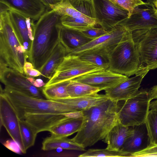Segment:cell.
Here are the masks:
<instances>
[{
    "mask_svg": "<svg viewBox=\"0 0 157 157\" xmlns=\"http://www.w3.org/2000/svg\"><path fill=\"white\" fill-rule=\"evenodd\" d=\"M2 91L15 109L19 118L30 125L38 133L49 131L66 118V104L55 100L31 97L5 87Z\"/></svg>",
    "mask_w": 157,
    "mask_h": 157,
    "instance_id": "cell-1",
    "label": "cell"
},
{
    "mask_svg": "<svg viewBox=\"0 0 157 157\" xmlns=\"http://www.w3.org/2000/svg\"><path fill=\"white\" fill-rule=\"evenodd\" d=\"M118 101L109 98L83 110L79 130L71 139L84 148L102 140L118 121Z\"/></svg>",
    "mask_w": 157,
    "mask_h": 157,
    "instance_id": "cell-2",
    "label": "cell"
},
{
    "mask_svg": "<svg viewBox=\"0 0 157 157\" xmlns=\"http://www.w3.org/2000/svg\"><path fill=\"white\" fill-rule=\"evenodd\" d=\"M61 16L53 10L46 12L34 24L33 40L28 59L39 70L45 63L59 41L63 26Z\"/></svg>",
    "mask_w": 157,
    "mask_h": 157,
    "instance_id": "cell-3",
    "label": "cell"
},
{
    "mask_svg": "<svg viewBox=\"0 0 157 157\" xmlns=\"http://www.w3.org/2000/svg\"><path fill=\"white\" fill-rule=\"evenodd\" d=\"M0 56L8 67L24 74L29 56L15 34L8 11L0 13Z\"/></svg>",
    "mask_w": 157,
    "mask_h": 157,
    "instance_id": "cell-4",
    "label": "cell"
},
{
    "mask_svg": "<svg viewBox=\"0 0 157 157\" xmlns=\"http://www.w3.org/2000/svg\"><path fill=\"white\" fill-rule=\"evenodd\" d=\"M108 69L128 77L136 75L140 64L139 55L131 32L117 44L108 56Z\"/></svg>",
    "mask_w": 157,
    "mask_h": 157,
    "instance_id": "cell-5",
    "label": "cell"
},
{
    "mask_svg": "<svg viewBox=\"0 0 157 157\" xmlns=\"http://www.w3.org/2000/svg\"><path fill=\"white\" fill-rule=\"evenodd\" d=\"M152 99L150 90L141 88L132 98L118 101L119 122L128 127L145 122Z\"/></svg>",
    "mask_w": 157,
    "mask_h": 157,
    "instance_id": "cell-6",
    "label": "cell"
},
{
    "mask_svg": "<svg viewBox=\"0 0 157 157\" xmlns=\"http://www.w3.org/2000/svg\"><path fill=\"white\" fill-rule=\"evenodd\" d=\"M131 32L139 55L140 64L139 71L157 68V28Z\"/></svg>",
    "mask_w": 157,
    "mask_h": 157,
    "instance_id": "cell-7",
    "label": "cell"
},
{
    "mask_svg": "<svg viewBox=\"0 0 157 157\" xmlns=\"http://www.w3.org/2000/svg\"><path fill=\"white\" fill-rule=\"evenodd\" d=\"M103 70L105 69L81 59L78 56L68 54L64 58L52 78L43 87L70 80L86 74Z\"/></svg>",
    "mask_w": 157,
    "mask_h": 157,
    "instance_id": "cell-8",
    "label": "cell"
},
{
    "mask_svg": "<svg viewBox=\"0 0 157 157\" xmlns=\"http://www.w3.org/2000/svg\"><path fill=\"white\" fill-rule=\"evenodd\" d=\"M128 32L124 27L118 24L114 29L106 34L92 40L69 54L79 56L86 54H94L108 57Z\"/></svg>",
    "mask_w": 157,
    "mask_h": 157,
    "instance_id": "cell-9",
    "label": "cell"
},
{
    "mask_svg": "<svg viewBox=\"0 0 157 157\" xmlns=\"http://www.w3.org/2000/svg\"><path fill=\"white\" fill-rule=\"evenodd\" d=\"M98 25L107 31L128 17V11L110 0H91Z\"/></svg>",
    "mask_w": 157,
    "mask_h": 157,
    "instance_id": "cell-10",
    "label": "cell"
},
{
    "mask_svg": "<svg viewBox=\"0 0 157 157\" xmlns=\"http://www.w3.org/2000/svg\"><path fill=\"white\" fill-rule=\"evenodd\" d=\"M0 63V79L5 87L31 97L43 98L42 90L31 83L24 74L8 67L2 61Z\"/></svg>",
    "mask_w": 157,
    "mask_h": 157,
    "instance_id": "cell-11",
    "label": "cell"
},
{
    "mask_svg": "<svg viewBox=\"0 0 157 157\" xmlns=\"http://www.w3.org/2000/svg\"><path fill=\"white\" fill-rule=\"evenodd\" d=\"M156 8L153 4L147 2L136 6L131 15L119 24L127 31L157 28Z\"/></svg>",
    "mask_w": 157,
    "mask_h": 157,
    "instance_id": "cell-12",
    "label": "cell"
},
{
    "mask_svg": "<svg viewBox=\"0 0 157 157\" xmlns=\"http://www.w3.org/2000/svg\"><path fill=\"white\" fill-rule=\"evenodd\" d=\"M0 117L1 124L5 128L12 139L19 145L22 153H25L21 138L17 114L9 100L1 90Z\"/></svg>",
    "mask_w": 157,
    "mask_h": 157,
    "instance_id": "cell-13",
    "label": "cell"
},
{
    "mask_svg": "<svg viewBox=\"0 0 157 157\" xmlns=\"http://www.w3.org/2000/svg\"><path fill=\"white\" fill-rule=\"evenodd\" d=\"M128 78L109 69L90 73L72 80L98 88L101 90L112 88Z\"/></svg>",
    "mask_w": 157,
    "mask_h": 157,
    "instance_id": "cell-14",
    "label": "cell"
},
{
    "mask_svg": "<svg viewBox=\"0 0 157 157\" xmlns=\"http://www.w3.org/2000/svg\"><path fill=\"white\" fill-rule=\"evenodd\" d=\"M8 12L15 34L29 56L33 40L34 21L13 10H11Z\"/></svg>",
    "mask_w": 157,
    "mask_h": 157,
    "instance_id": "cell-15",
    "label": "cell"
},
{
    "mask_svg": "<svg viewBox=\"0 0 157 157\" xmlns=\"http://www.w3.org/2000/svg\"><path fill=\"white\" fill-rule=\"evenodd\" d=\"M149 70L139 71L134 77L128 78L114 87L105 90L109 98L118 101L126 100L136 94L141 82Z\"/></svg>",
    "mask_w": 157,
    "mask_h": 157,
    "instance_id": "cell-16",
    "label": "cell"
},
{
    "mask_svg": "<svg viewBox=\"0 0 157 157\" xmlns=\"http://www.w3.org/2000/svg\"><path fill=\"white\" fill-rule=\"evenodd\" d=\"M0 2L34 21L50 10L40 0H0Z\"/></svg>",
    "mask_w": 157,
    "mask_h": 157,
    "instance_id": "cell-17",
    "label": "cell"
},
{
    "mask_svg": "<svg viewBox=\"0 0 157 157\" xmlns=\"http://www.w3.org/2000/svg\"><path fill=\"white\" fill-rule=\"evenodd\" d=\"M133 133L126 140L121 150L127 153L129 157L147 148L151 143L145 123L132 126Z\"/></svg>",
    "mask_w": 157,
    "mask_h": 157,
    "instance_id": "cell-18",
    "label": "cell"
},
{
    "mask_svg": "<svg viewBox=\"0 0 157 157\" xmlns=\"http://www.w3.org/2000/svg\"><path fill=\"white\" fill-rule=\"evenodd\" d=\"M133 133L132 126L123 125L118 121L108 133L102 141L107 144L106 149L121 150L128 138Z\"/></svg>",
    "mask_w": 157,
    "mask_h": 157,
    "instance_id": "cell-19",
    "label": "cell"
},
{
    "mask_svg": "<svg viewBox=\"0 0 157 157\" xmlns=\"http://www.w3.org/2000/svg\"><path fill=\"white\" fill-rule=\"evenodd\" d=\"M59 39L68 54L92 40L82 31L63 26L60 31Z\"/></svg>",
    "mask_w": 157,
    "mask_h": 157,
    "instance_id": "cell-20",
    "label": "cell"
},
{
    "mask_svg": "<svg viewBox=\"0 0 157 157\" xmlns=\"http://www.w3.org/2000/svg\"><path fill=\"white\" fill-rule=\"evenodd\" d=\"M68 54L65 48L59 40L49 57L39 70L42 76L50 79L58 66Z\"/></svg>",
    "mask_w": 157,
    "mask_h": 157,
    "instance_id": "cell-21",
    "label": "cell"
},
{
    "mask_svg": "<svg viewBox=\"0 0 157 157\" xmlns=\"http://www.w3.org/2000/svg\"><path fill=\"white\" fill-rule=\"evenodd\" d=\"M82 121V117L68 118L53 127L49 132L53 136L67 137L79 130Z\"/></svg>",
    "mask_w": 157,
    "mask_h": 157,
    "instance_id": "cell-22",
    "label": "cell"
},
{
    "mask_svg": "<svg viewBox=\"0 0 157 157\" xmlns=\"http://www.w3.org/2000/svg\"><path fill=\"white\" fill-rule=\"evenodd\" d=\"M67 137H58L50 135L43 140L42 149L44 151H49L58 148L81 151H85V148Z\"/></svg>",
    "mask_w": 157,
    "mask_h": 157,
    "instance_id": "cell-23",
    "label": "cell"
},
{
    "mask_svg": "<svg viewBox=\"0 0 157 157\" xmlns=\"http://www.w3.org/2000/svg\"><path fill=\"white\" fill-rule=\"evenodd\" d=\"M60 15H67L86 21L94 26L98 25L96 19L88 17L75 8L68 0H62L55 5L49 6Z\"/></svg>",
    "mask_w": 157,
    "mask_h": 157,
    "instance_id": "cell-24",
    "label": "cell"
},
{
    "mask_svg": "<svg viewBox=\"0 0 157 157\" xmlns=\"http://www.w3.org/2000/svg\"><path fill=\"white\" fill-rule=\"evenodd\" d=\"M67 90L70 97L75 98L97 94L101 90L98 88L71 80L67 86Z\"/></svg>",
    "mask_w": 157,
    "mask_h": 157,
    "instance_id": "cell-25",
    "label": "cell"
},
{
    "mask_svg": "<svg viewBox=\"0 0 157 157\" xmlns=\"http://www.w3.org/2000/svg\"><path fill=\"white\" fill-rule=\"evenodd\" d=\"M70 80L43 87L42 90L43 95L47 99L50 100H56L70 97L67 92V87Z\"/></svg>",
    "mask_w": 157,
    "mask_h": 157,
    "instance_id": "cell-26",
    "label": "cell"
},
{
    "mask_svg": "<svg viewBox=\"0 0 157 157\" xmlns=\"http://www.w3.org/2000/svg\"><path fill=\"white\" fill-rule=\"evenodd\" d=\"M21 133L25 152L33 146L37 133L33 128L25 121L19 118Z\"/></svg>",
    "mask_w": 157,
    "mask_h": 157,
    "instance_id": "cell-27",
    "label": "cell"
},
{
    "mask_svg": "<svg viewBox=\"0 0 157 157\" xmlns=\"http://www.w3.org/2000/svg\"><path fill=\"white\" fill-rule=\"evenodd\" d=\"M145 123L151 144L157 145V113L149 110Z\"/></svg>",
    "mask_w": 157,
    "mask_h": 157,
    "instance_id": "cell-28",
    "label": "cell"
},
{
    "mask_svg": "<svg viewBox=\"0 0 157 157\" xmlns=\"http://www.w3.org/2000/svg\"><path fill=\"white\" fill-rule=\"evenodd\" d=\"M79 157H129L126 152L121 150L115 151L106 149H88L78 156Z\"/></svg>",
    "mask_w": 157,
    "mask_h": 157,
    "instance_id": "cell-29",
    "label": "cell"
},
{
    "mask_svg": "<svg viewBox=\"0 0 157 157\" xmlns=\"http://www.w3.org/2000/svg\"><path fill=\"white\" fill-rule=\"evenodd\" d=\"M60 20L63 26L81 31L95 27L84 21L67 15L61 16Z\"/></svg>",
    "mask_w": 157,
    "mask_h": 157,
    "instance_id": "cell-30",
    "label": "cell"
},
{
    "mask_svg": "<svg viewBox=\"0 0 157 157\" xmlns=\"http://www.w3.org/2000/svg\"><path fill=\"white\" fill-rule=\"evenodd\" d=\"M84 61L92 63L103 69H108L109 62L108 57L94 54H86L78 56Z\"/></svg>",
    "mask_w": 157,
    "mask_h": 157,
    "instance_id": "cell-31",
    "label": "cell"
},
{
    "mask_svg": "<svg viewBox=\"0 0 157 157\" xmlns=\"http://www.w3.org/2000/svg\"><path fill=\"white\" fill-rule=\"evenodd\" d=\"M121 8L128 11L129 17L136 6L146 3L142 0H110Z\"/></svg>",
    "mask_w": 157,
    "mask_h": 157,
    "instance_id": "cell-32",
    "label": "cell"
},
{
    "mask_svg": "<svg viewBox=\"0 0 157 157\" xmlns=\"http://www.w3.org/2000/svg\"><path fill=\"white\" fill-rule=\"evenodd\" d=\"M82 32L86 36L92 40L106 34L108 31L101 27H94Z\"/></svg>",
    "mask_w": 157,
    "mask_h": 157,
    "instance_id": "cell-33",
    "label": "cell"
},
{
    "mask_svg": "<svg viewBox=\"0 0 157 157\" xmlns=\"http://www.w3.org/2000/svg\"><path fill=\"white\" fill-rule=\"evenodd\" d=\"M150 156H157V145L151 144L146 149L132 155V157Z\"/></svg>",
    "mask_w": 157,
    "mask_h": 157,
    "instance_id": "cell-34",
    "label": "cell"
},
{
    "mask_svg": "<svg viewBox=\"0 0 157 157\" xmlns=\"http://www.w3.org/2000/svg\"><path fill=\"white\" fill-rule=\"evenodd\" d=\"M3 144L8 149L15 153L20 154L22 152L19 145L13 140H7Z\"/></svg>",
    "mask_w": 157,
    "mask_h": 157,
    "instance_id": "cell-35",
    "label": "cell"
},
{
    "mask_svg": "<svg viewBox=\"0 0 157 157\" xmlns=\"http://www.w3.org/2000/svg\"><path fill=\"white\" fill-rule=\"evenodd\" d=\"M24 74L27 77H35L42 76V74L38 70L34 68H24Z\"/></svg>",
    "mask_w": 157,
    "mask_h": 157,
    "instance_id": "cell-36",
    "label": "cell"
},
{
    "mask_svg": "<svg viewBox=\"0 0 157 157\" xmlns=\"http://www.w3.org/2000/svg\"><path fill=\"white\" fill-rule=\"evenodd\" d=\"M27 79L33 85L38 88L43 87L45 84L41 79H35L31 77H27Z\"/></svg>",
    "mask_w": 157,
    "mask_h": 157,
    "instance_id": "cell-37",
    "label": "cell"
},
{
    "mask_svg": "<svg viewBox=\"0 0 157 157\" xmlns=\"http://www.w3.org/2000/svg\"><path fill=\"white\" fill-rule=\"evenodd\" d=\"M49 9V6L58 3L62 0H40Z\"/></svg>",
    "mask_w": 157,
    "mask_h": 157,
    "instance_id": "cell-38",
    "label": "cell"
},
{
    "mask_svg": "<svg viewBox=\"0 0 157 157\" xmlns=\"http://www.w3.org/2000/svg\"><path fill=\"white\" fill-rule=\"evenodd\" d=\"M11 10L10 8L6 4L0 2V13L8 11Z\"/></svg>",
    "mask_w": 157,
    "mask_h": 157,
    "instance_id": "cell-39",
    "label": "cell"
},
{
    "mask_svg": "<svg viewBox=\"0 0 157 157\" xmlns=\"http://www.w3.org/2000/svg\"><path fill=\"white\" fill-rule=\"evenodd\" d=\"M150 102L149 108L150 110H154L157 113V99Z\"/></svg>",
    "mask_w": 157,
    "mask_h": 157,
    "instance_id": "cell-40",
    "label": "cell"
},
{
    "mask_svg": "<svg viewBox=\"0 0 157 157\" xmlns=\"http://www.w3.org/2000/svg\"><path fill=\"white\" fill-rule=\"evenodd\" d=\"M150 90L153 99H157V85L153 86Z\"/></svg>",
    "mask_w": 157,
    "mask_h": 157,
    "instance_id": "cell-41",
    "label": "cell"
},
{
    "mask_svg": "<svg viewBox=\"0 0 157 157\" xmlns=\"http://www.w3.org/2000/svg\"><path fill=\"white\" fill-rule=\"evenodd\" d=\"M24 67L26 68H34L32 64L30 62L27 61L25 64Z\"/></svg>",
    "mask_w": 157,
    "mask_h": 157,
    "instance_id": "cell-42",
    "label": "cell"
},
{
    "mask_svg": "<svg viewBox=\"0 0 157 157\" xmlns=\"http://www.w3.org/2000/svg\"><path fill=\"white\" fill-rule=\"evenodd\" d=\"M71 4L73 6L78 0H68Z\"/></svg>",
    "mask_w": 157,
    "mask_h": 157,
    "instance_id": "cell-43",
    "label": "cell"
},
{
    "mask_svg": "<svg viewBox=\"0 0 157 157\" xmlns=\"http://www.w3.org/2000/svg\"><path fill=\"white\" fill-rule=\"evenodd\" d=\"M156 0H147V2L148 3H151L154 4Z\"/></svg>",
    "mask_w": 157,
    "mask_h": 157,
    "instance_id": "cell-44",
    "label": "cell"
},
{
    "mask_svg": "<svg viewBox=\"0 0 157 157\" xmlns=\"http://www.w3.org/2000/svg\"><path fill=\"white\" fill-rule=\"evenodd\" d=\"M154 5H155V7H156L157 6V0H156L155 2H154Z\"/></svg>",
    "mask_w": 157,
    "mask_h": 157,
    "instance_id": "cell-45",
    "label": "cell"
},
{
    "mask_svg": "<svg viewBox=\"0 0 157 157\" xmlns=\"http://www.w3.org/2000/svg\"><path fill=\"white\" fill-rule=\"evenodd\" d=\"M155 14H156V16L157 17V10H156V12H155Z\"/></svg>",
    "mask_w": 157,
    "mask_h": 157,
    "instance_id": "cell-46",
    "label": "cell"
},
{
    "mask_svg": "<svg viewBox=\"0 0 157 157\" xmlns=\"http://www.w3.org/2000/svg\"><path fill=\"white\" fill-rule=\"evenodd\" d=\"M156 10H157V6L156 7Z\"/></svg>",
    "mask_w": 157,
    "mask_h": 157,
    "instance_id": "cell-47",
    "label": "cell"
},
{
    "mask_svg": "<svg viewBox=\"0 0 157 157\" xmlns=\"http://www.w3.org/2000/svg\"></svg>",
    "mask_w": 157,
    "mask_h": 157,
    "instance_id": "cell-48",
    "label": "cell"
}]
</instances>
